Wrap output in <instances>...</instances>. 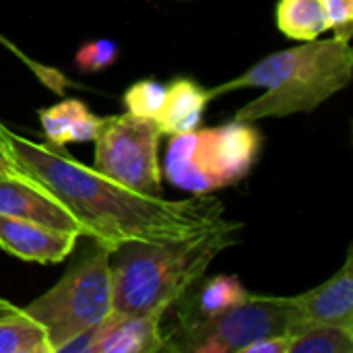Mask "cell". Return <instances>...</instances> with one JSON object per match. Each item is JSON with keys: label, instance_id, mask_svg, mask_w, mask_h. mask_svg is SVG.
Returning a JSON list of instances; mask_svg holds the SVG:
<instances>
[{"label": "cell", "instance_id": "obj_15", "mask_svg": "<svg viewBox=\"0 0 353 353\" xmlns=\"http://www.w3.org/2000/svg\"><path fill=\"white\" fill-rule=\"evenodd\" d=\"M277 27L283 35L300 41L321 37L329 29L325 0H279Z\"/></svg>", "mask_w": 353, "mask_h": 353}, {"label": "cell", "instance_id": "obj_18", "mask_svg": "<svg viewBox=\"0 0 353 353\" xmlns=\"http://www.w3.org/2000/svg\"><path fill=\"white\" fill-rule=\"evenodd\" d=\"M163 101H165V85L157 81H139L124 95L128 114L147 118L153 122H157Z\"/></svg>", "mask_w": 353, "mask_h": 353}, {"label": "cell", "instance_id": "obj_5", "mask_svg": "<svg viewBox=\"0 0 353 353\" xmlns=\"http://www.w3.org/2000/svg\"><path fill=\"white\" fill-rule=\"evenodd\" d=\"M254 124L230 120L217 128L174 134L165 153V178L180 190L209 194L242 180L259 153Z\"/></svg>", "mask_w": 353, "mask_h": 353}, {"label": "cell", "instance_id": "obj_22", "mask_svg": "<svg viewBox=\"0 0 353 353\" xmlns=\"http://www.w3.org/2000/svg\"><path fill=\"white\" fill-rule=\"evenodd\" d=\"M6 128L0 124V174H23V170L19 168L17 159L10 153L8 141H6Z\"/></svg>", "mask_w": 353, "mask_h": 353}, {"label": "cell", "instance_id": "obj_3", "mask_svg": "<svg viewBox=\"0 0 353 353\" xmlns=\"http://www.w3.org/2000/svg\"><path fill=\"white\" fill-rule=\"evenodd\" d=\"M353 48L350 41L310 39L296 48L269 54L240 77L209 91L217 97L228 91L261 87L263 95L242 105L232 120L254 124L263 118H283L312 112L352 83Z\"/></svg>", "mask_w": 353, "mask_h": 353}, {"label": "cell", "instance_id": "obj_1", "mask_svg": "<svg viewBox=\"0 0 353 353\" xmlns=\"http://www.w3.org/2000/svg\"><path fill=\"white\" fill-rule=\"evenodd\" d=\"M4 132L23 174L37 180L68 209L83 228V236L112 252L130 240H178L230 223L223 217V203L215 196L194 194L176 203L147 196L74 161L56 145H37L8 128Z\"/></svg>", "mask_w": 353, "mask_h": 353}, {"label": "cell", "instance_id": "obj_11", "mask_svg": "<svg viewBox=\"0 0 353 353\" xmlns=\"http://www.w3.org/2000/svg\"><path fill=\"white\" fill-rule=\"evenodd\" d=\"M165 314L120 316L110 312L99 323L93 353H155L163 352L161 321Z\"/></svg>", "mask_w": 353, "mask_h": 353}, {"label": "cell", "instance_id": "obj_21", "mask_svg": "<svg viewBox=\"0 0 353 353\" xmlns=\"http://www.w3.org/2000/svg\"><path fill=\"white\" fill-rule=\"evenodd\" d=\"M288 345H290L288 335H275V337H263L246 345L242 353H288Z\"/></svg>", "mask_w": 353, "mask_h": 353}, {"label": "cell", "instance_id": "obj_17", "mask_svg": "<svg viewBox=\"0 0 353 353\" xmlns=\"http://www.w3.org/2000/svg\"><path fill=\"white\" fill-rule=\"evenodd\" d=\"M85 112H87V105L79 99H66L48 110H41L39 120H41L43 132L48 137V143L56 145V147L70 143L74 126Z\"/></svg>", "mask_w": 353, "mask_h": 353}, {"label": "cell", "instance_id": "obj_19", "mask_svg": "<svg viewBox=\"0 0 353 353\" xmlns=\"http://www.w3.org/2000/svg\"><path fill=\"white\" fill-rule=\"evenodd\" d=\"M118 56V46L110 39H97V41H89L85 46H81V50L74 56V62L79 64V68L87 70V72H99L108 66L114 64Z\"/></svg>", "mask_w": 353, "mask_h": 353}, {"label": "cell", "instance_id": "obj_4", "mask_svg": "<svg viewBox=\"0 0 353 353\" xmlns=\"http://www.w3.org/2000/svg\"><path fill=\"white\" fill-rule=\"evenodd\" d=\"M87 246L46 294L23 310L46 333L52 353L112 312V250L83 236Z\"/></svg>", "mask_w": 353, "mask_h": 353}, {"label": "cell", "instance_id": "obj_6", "mask_svg": "<svg viewBox=\"0 0 353 353\" xmlns=\"http://www.w3.org/2000/svg\"><path fill=\"white\" fill-rule=\"evenodd\" d=\"M302 321L290 298L248 296L242 304L199 325H182L163 333V352L242 353L263 337L294 335Z\"/></svg>", "mask_w": 353, "mask_h": 353}, {"label": "cell", "instance_id": "obj_14", "mask_svg": "<svg viewBox=\"0 0 353 353\" xmlns=\"http://www.w3.org/2000/svg\"><path fill=\"white\" fill-rule=\"evenodd\" d=\"M0 353H52L43 329L23 308L0 300Z\"/></svg>", "mask_w": 353, "mask_h": 353}, {"label": "cell", "instance_id": "obj_16", "mask_svg": "<svg viewBox=\"0 0 353 353\" xmlns=\"http://www.w3.org/2000/svg\"><path fill=\"white\" fill-rule=\"evenodd\" d=\"M288 353H353V331L335 325H304L290 335Z\"/></svg>", "mask_w": 353, "mask_h": 353}, {"label": "cell", "instance_id": "obj_13", "mask_svg": "<svg viewBox=\"0 0 353 353\" xmlns=\"http://www.w3.org/2000/svg\"><path fill=\"white\" fill-rule=\"evenodd\" d=\"M211 101L209 91L190 79H176L165 87V101L157 118L161 134H182L199 128L203 112Z\"/></svg>", "mask_w": 353, "mask_h": 353}, {"label": "cell", "instance_id": "obj_8", "mask_svg": "<svg viewBox=\"0 0 353 353\" xmlns=\"http://www.w3.org/2000/svg\"><path fill=\"white\" fill-rule=\"evenodd\" d=\"M0 215L29 219L60 232L83 236L68 209L27 174H0Z\"/></svg>", "mask_w": 353, "mask_h": 353}, {"label": "cell", "instance_id": "obj_10", "mask_svg": "<svg viewBox=\"0 0 353 353\" xmlns=\"http://www.w3.org/2000/svg\"><path fill=\"white\" fill-rule=\"evenodd\" d=\"M302 327L335 325L353 331V259L347 254L343 267L319 288L290 298Z\"/></svg>", "mask_w": 353, "mask_h": 353}, {"label": "cell", "instance_id": "obj_9", "mask_svg": "<svg viewBox=\"0 0 353 353\" xmlns=\"http://www.w3.org/2000/svg\"><path fill=\"white\" fill-rule=\"evenodd\" d=\"M81 236L60 232L29 219L0 215V248L8 254L31 261L54 265L68 259L79 242Z\"/></svg>", "mask_w": 353, "mask_h": 353}, {"label": "cell", "instance_id": "obj_12", "mask_svg": "<svg viewBox=\"0 0 353 353\" xmlns=\"http://www.w3.org/2000/svg\"><path fill=\"white\" fill-rule=\"evenodd\" d=\"M250 294L236 275H215L211 279H201L182 300L174 306L178 310L176 327L207 323L230 308L242 304Z\"/></svg>", "mask_w": 353, "mask_h": 353}, {"label": "cell", "instance_id": "obj_20", "mask_svg": "<svg viewBox=\"0 0 353 353\" xmlns=\"http://www.w3.org/2000/svg\"><path fill=\"white\" fill-rule=\"evenodd\" d=\"M329 29L335 31V37L350 41L353 33V0H325Z\"/></svg>", "mask_w": 353, "mask_h": 353}, {"label": "cell", "instance_id": "obj_7", "mask_svg": "<svg viewBox=\"0 0 353 353\" xmlns=\"http://www.w3.org/2000/svg\"><path fill=\"white\" fill-rule=\"evenodd\" d=\"M157 122L132 114L108 116L95 134L93 170L147 196H161Z\"/></svg>", "mask_w": 353, "mask_h": 353}, {"label": "cell", "instance_id": "obj_2", "mask_svg": "<svg viewBox=\"0 0 353 353\" xmlns=\"http://www.w3.org/2000/svg\"><path fill=\"white\" fill-rule=\"evenodd\" d=\"M240 223L188 238L120 244L110 256L112 312L120 316L165 314L207 273L223 250L238 244Z\"/></svg>", "mask_w": 353, "mask_h": 353}]
</instances>
